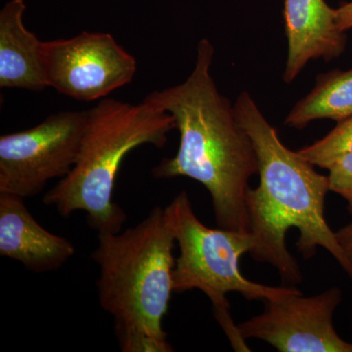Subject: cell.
<instances>
[{
	"label": "cell",
	"instance_id": "1",
	"mask_svg": "<svg viewBox=\"0 0 352 352\" xmlns=\"http://www.w3.org/2000/svg\"><path fill=\"white\" fill-rule=\"evenodd\" d=\"M214 55L210 39H201L195 68L187 80L145 97L171 115L180 134L175 156L162 160L152 175L201 183L212 197L217 227L250 232L247 196L250 180L258 173V156L234 105L220 94L210 74Z\"/></svg>",
	"mask_w": 352,
	"mask_h": 352
},
{
	"label": "cell",
	"instance_id": "2",
	"mask_svg": "<svg viewBox=\"0 0 352 352\" xmlns=\"http://www.w3.org/2000/svg\"><path fill=\"white\" fill-rule=\"evenodd\" d=\"M234 109L258 162V187L250 189L247 196L252 258L276 268L283 283H302V270L286 245L287 233L295 227L300 232L296 247L303 258H314L323 248L352 280V263L325 219L328 176L283 144L249 92H241Z\"/></svg>",
	"mask_w": 352,
	"mask_h": 352
},
{
	"label": "cell",
	"instance_id": "3",
	"mask_svg": "<svg viewBox=\"0 0 352 352\" xmlns=\"http://www.w3.org/2000/svg\"><path fill=\"white\" fill-rule=\"evenodd\" d=\"M173 129L171 115L145 99L139 104L102 99L89 109L75 166L44 195V205L66 219L87 212L97 233L120 232L127 217L113 195L124 157L140 146L163 148Z\"/></svg>",
	"mask_w": 352,
	"mask_h": 352
},
{
	"label": "cell",
	"instance_id": "4",
	"mask_svg": "<svg viewBox=\"0 0 352 352\" xmlns=\"http://www.w3.org/2000/svg\"><path fill=\"white\" fill-rule=\"evenodd\" d=\"M91 258L99 266V303L116 327L168 340L164 318L173 291L175 237L164 208L155 207L126 231L98 232Z\"/></svg>",
	"mask_w": 352,
	"mask_h": 352
},
{
	"label": "cell",
	"instance_id": "5",
	"mask_svg": "<svg viewBox=\"0 0 352 352\" xmlns=\"http://www.w3.org/2000/svg\"><path fill=\"white\" fill-rule=\"evenodd\" d=\"M164 212L180 251L173 270V291L203 292L212 302L220 326L233 322L226 298L231 292L250 302L302 293L294 286H266L247 279L241 272L240 259L252 250V234L206 226L197 217L186 191L176 195Z\"/></svg>",
	"mask_w": 352,
	"mask_h": 352
},
{
	"label": "cell",
	"instance_id": "6",
	"mask_svg": "<svg viewBox=\"0 0 352 352\" xmlns=\"http://www.w3.org/2000/svg\"><path fill=\"white\" fill-rule=\"evenodd\" d=\"M89 110L61 111L38 126L0 138V192L38 196L50 180L73 170Z\"/></svg>",
	"mask_w": 352,
	"mask_h": 352
},
{
	"label": "cell",
	"instance_id": "7",
	"mask_svg": "<svg viewBox=\"0 0 352 352\" xmlns=\"http://www.w3.org/2000/svg\"><path fill=\"white\" fill-rule=\"evenodd\" d=\"M43 64L48 87L80 101L107 98L138 71L135 57L108 32L43 41Z\"/></svg>",
	"mask_w": 352,
	"mask_h": 352
},
{
	"label": "cell",
	"instance_id": "8",
	"mask_svg": "<svg viewBox=\"0 0 352 352\" xmlns=\"http://www.w3.org/2000/svg\"><path fill=\"white\" fill-rule=\"evenodd\" d=\"M342 300L338 287L307 298L298 293L265 300L263 314L238 328L245 340H263L278 351L352 352V342L342 339L333 326Z\"/></svg>",
	"mask_w": 352,
	"mask_h": 352
},
{
	"label": "cell",
	"instance_id": "9",
	"mask_svg": "<svg viewBox=\"0 0 352 352\" xmlns=\"http://www.w3.org/2000/svg\"><path fill=\"white\" fill-rule=\"evenodd\" d=\"M25 200L0 192V256L22 263L32 272L60 270L75 256V245L43 228Z\"/></svg>",
	"mask_w": 352,
	"mask_h": 352
},
{
	"label": "cell",
	"instance_id": "10",
	"mask_svg": "<svg viewBox=\"0 0 352 352\" xmlns=\"http://www.w3.org/2000/svg\"><path fill=\"white\" fill-rule=\"evenodd\" d=\"M285 32L288 55L283 74L291 83L312 60L330 61L346 50V32L340 31L336 9L325 0H285Z\"/></svg>",
	"mask_w": 352,
	"mask_h": 352
},
{
	"label": "cell",
	"instance_id": "11",
	"mask_svg": "<svg viewBox=\"0 0 352 352\" xmlns=\"http://www.w3.org/2000/svg\"><path fill=\"white\" fill-rule=\"evenodd\" d=\"M25 9L24 0H12L0 11V87L43 91V41L25 28Z\"/></svg>",
	"mask_w": 352,
	"mask_h": 352
},
{
	"label": "cell",
	"instance_id": "12",
	"mask_svg": "<svg viewBox=\"0 0 352 352\" xmlns=\"http://www.w3.org/2000/svg\"><path fill=\"white\" fill-rule=\"evenodd\" d=\"M351 117L352 69H335L317 76L314 89L294 106L284 124L303 129L316 120L339 122Z\"/></svg>",
	"mask_w": 352,
	"mask_h": 352
},
{
	"label": "cell",
	"instance_id": "13",
	"mask_svg": "<svg viewBox=\"0 0 352 352\" xmlns=\"http://www.w3.org/2000/svg\"><path fill=\"white\" fill-rule=\"evenodd\" d=\"M296 152L308 163L328 170L336 160L352 154V117L338 122L327 135Z\"/></svg>",
	"mask_w": 352,
	"mask_h": 352
},
{
	"label": "cell",
	"instance_id": "14",
	"mask_svg": "<svg viewBox=\"0 0 352 352\" xmlns=\"http://www.w3.org/2000/svg\"><path fill=\"white\" fill-rule=\"evenodd\" d=\"M120 351L124 352H171L168 340H157L136 329L113 327Z\"/></svg>",
	"mask_w": 352,
	"mask_h": 352
},
{
	"label": "cell",
	"instance_id": "15",
	"mask_svg": "<svg viewBox=\"0 0 352 352\" xmlns=\"http://www.w3.org/2000/svg\"><path fill=\"white\" fill-rule=\"evenodd\" d=\"M330 191L339 194L352 214V154L339 157L328 168Z\"/></svg>",
	"mask_w": 352,
	"mask_h": 352
},
{
	"label": "cell",
	"instance_id": "16",
	"mask_svg": "<svg viewBox=\"0 0 352 352\" xmlns=\"http://www.w3.org/2000/svg\"><path fill=\"white\" fill-rule=\"evenodd\" d=\"M336 20L340 31L352 29V1L344 2L336 9Z\"/></svg>",
	"mask_w": 352,
	"mask_h": 352
},
{
	"label": "cell",
	"instance_id": "17",
	"mask_svg": "<svg viewBox=\"0 0 352 352\" xmlns=\"http://www.w3.org/2000/svg\"><path fill=\"white\" fill-rule=\"evenodd\" d=\"M336 236H337L340 245L346 252L347 258L352 263V220L346 226L339 229L336 232Z\"/></svg>",
	"mask_w": 352,
	"mask_h": 352
}]
</instances>
